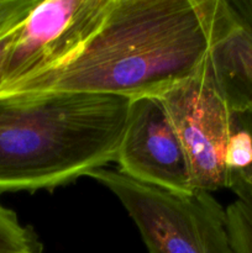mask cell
<instances>
[{
	"instance_id": "obj_3",
	"label": "cell",
	"mask_w": 252,
	"mask_h": 253,
	"mask_svg": "<svg viewBox=\"0 0 252 253\" xmlns=\"http://www.w3.org/2000/svg\"><path fill=\"white\" fill-rule=\"evenodd\" d=\"M88 177L118 198L150 253H235L226 208L212 193L174 192L141 183L110 168H101Z\"/></svg>"
},
{
	"instance_id": "obj_1",
	"label": "cell",
	"mask_w": 252,
	"mask_h": 253,
	"mask_svg": "<svg viewBox=\"0 0 252 253\" xmlns=\"http://www.w3.org/2000/svg\"><path fill=\"white\" fill-rule=\"evenodd\" d=\"M221 7L222 0H113L101 26L73 58L0 96L42 91L158 95L204 61Z\"/></svg>"
},
{
	"instance_id": "obj_7",
	"label": "cell",
	"mask_w": 252,
	"mask_h": 253,
	"mask_svg": "<svg viewBox=\"0 0 252 253\" xmlns=\"http://www.w3.org/2000/svg\"><path fill=\"white\" fill-rule=\"evenodd\" d=\"M210 58L236 111L241 99L252 94V31L240 21L227 0H222Z\"/></svg>"
},
{
	"instance_id": "obj_4",
	"label": "cell",
	"mask_w": 252,
	"mask_h": 253,
	"mask_svg": "<svg viewBox=\"0 0 252 253\" xmlns=\"http://www.w3.org/2000/svg\"><path fill=\"white\" fill-rule=\"evenodd\" d=\"M157 96L185 151L194 189L210 193L229 189L226 151L239 120L215 72L210 52L189 76Z\"/></svg>"
},
{
	"instance_id": "obj_2",
	"label": "cell",
	"mask_w": 252,
	"mask_h": 253,
	"mask_svg": "<svg viewBox=\"0 0 252 253\" xmlns=\"http://www.w3.org/2000/svg\"><path fill=\"white\" fill-rule=\"evenodd\" d=\"M128 101L79 91L0 96V195L53 190L115 162Z\"/></svg>"
},
{
	"instance_id": "obj_8",
	"label": "cell",
	"mask_w": 252,
	"mask_h": 253,
	"mask_svg": "<svg viewBox=\"0 0 252 253\" xmlns=\"http://www.w3.org/2000/svg\"><path fill=\"white\" fill-rule=\"evenodd\" d=\"M43 245L34 227L0 203V253H42Z\"/></svg>"
},
{
	"instance_id": "obj_9",
	"label": "cell",
	"mask_w": 252,
	"mask_h": 253,
	"mask_svg": "<svg viewBox=\"0 0 252 253\" xmlns=\"http://www.w3.org/2000/svg\"><path fill=\"white\" fill-rule=\"evenodd\" d=\"M227 230L235 253H252V202L235 200L226 208Z\"/></svg>"
},
{
	"instance_id": "obj_11",
	"label": "cell",
	"mask_w": 252,
	"mask_h": 253,
	"mask_svg": "<svg viewBox=\"0 0 252 253\" xmlns=\"http://www.w3.org/2000/svg\"><path fill=\"white\" fill-rule=\"evenodd\" d=\"M240 104H242V105L236 111L239 123L252 136V94L241 99ZM230 189L237 195V199H246L252 202V169L247 177L232 182V184L230 185Z\"/></svg>"
},
{
	"instance_id": "obj_13",
	"label": "cell",
	"mask_w": 252,
	"mask_h": 253,
	"mask_svg": "<svg viewBox=\"0 0 252 253\" xmlns=\"http://www.w3.org/2000/svg\"><path fill=\"white\" fill-rule=\"evenodd\" d=\"M240 21L252 31V0H227Z\"/></svg>"
},
{
	"instance_id": "obj_10",
	"label": "cell",
	"mask_w": 252,
	"mask_h": 253,
	"mask_svg": "<svg viewBox=\"0 0 252 253\" xmlns=\"http://www.w3.org/2000/svg\"><path fill=\"white\" fill-rule=\"evenodd\" d=\"M226 167L230 185L235 180L247 177L252 169V136L240 123L227 146Z\"/></svg>"
},
{
	"instance_id": "obj_6",
	"label": "cell",
	"mask_w": 252,
	"mask_h": 253,
	"mask_svg": "<svg viewBox=\"0 0 252 253\" xmlns=\"http://www.w3.org/2000/svg\"><path fill=\"white\" fill-rule=\"evenodd\" d=\"M115 162L119 172L141 183L195 190L184 148L157 95L130 99Z\"/></svg>"
},
{
	"instance_id": "obj_5",
	"label": "cell",
	"mask_w": 252,
	"mask_h": 253,
	"mask_svg": "<svg viewBox=\"0 0 252 253\" xmlns=\"http://www.w3.org/2000/svg\"><path fill=\"white\" fill-rule=\"evenodd\" d=\"M113 0H36L14 34L0 91L56 69L94 36Z\"/></svg>"
},
{
	"instance_id": "obj_12",
	"label": "cell",
	"mask_w": 252,
	"mask_h": 253,
	"mask_svg": "<svg viewBox=\"0 0 252 253\" xmlns=\"http://www.w3.org/2000/svg\"><path fill=\"white\" fill-rule=\"evenodd\" d=\"M36 0H0V36L20 24Z\"/></svg>"
},
{
	"instance_id": "obj_14",
	"label": "cell",
	"mask_w": 252,
	"mask_h": 253,
	"mask_svg": "<svg viewBox=\"0 0 252 253\" xmlns=\"http://www.w3.org/2000/svg\"><path fill=\"white\" fill-rule=\"evenodd\" d=\"M19 25H17V26H19ZM17 26H15L14 29L9 30V31L5 32L4 35H1V36H0V84H1L2 69H4V64H5V59H6V56H7V51H9L10 44H11L12 39H14L15 30H16Z\"/></svg>"
}]
</instances>
